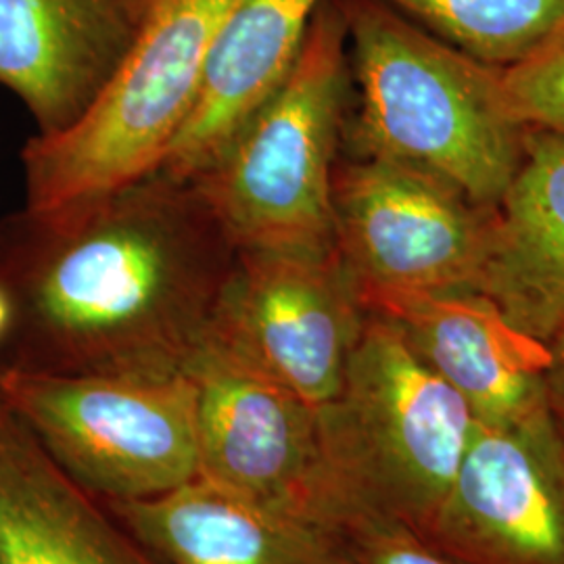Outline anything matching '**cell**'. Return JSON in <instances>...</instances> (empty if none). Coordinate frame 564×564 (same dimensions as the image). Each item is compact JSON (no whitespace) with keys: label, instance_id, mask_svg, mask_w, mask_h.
I'll list each match as a JSON object with an SVG mask.
<instances>
[{"label":"cell","instance_id":"1","mask_svg":"<svg viewBox=\"0 0 564 564\" xmlns=\"http://www.w3.org/2000/svg\"><path fill=\"white\" fill-rule=\"evenodd\" d=\"M237 256L195 182L158 170L59 209L21 207L0 220V284L25 339L11 366L182 372Z\"/></svg>","mask_w":564,"mask_h":564},{"label":"cell","instance_id":"2","mask_svg":"<svg viewBox=\"0 0 564 564\" xmlns=\"http://www.w3.org/2000/svg\"><path fill=\"white\" fill-rule=\"evenodd\" d=\"M356 113L351 155L400 163L496 207L514 181L524 134L506 101L502 67L433 36L377 0H337Z\"/></svg>","mask_w":564,"mask_h":564},{"label":"cell","instance_id":"3","mask_svg":"<svg viewBox=\"0 0 564 564\" xmlns=\"http://www.w3.org/2000/svg\"><path fill=\"white\" fill-rule=\"evenodd\" d=\"M324 454L345 510L402 524L423 538L445 502L475 419L463 398L366 312L339 398L318 410Z\"/></svg>","mask_w":564,"mask_h":564},{"label":"cell","instance_id":"4","mask_svg":"<svg viewBox=\"0 0 564 564\" xmlns=\"http://www.w3.org/2000/svg\"><path fill=\"white\" fill-rule=\"evenodd\" d=\"M351 67L337 0H323L281 88L195 186L239 251H330L333 176Z\"/></svg>","mask_w":564,"mask_h":564},{"label":"cell","instance_id":"5","mask_svg":"<svg viewBox=\"0 0 564 564\" xmlns=\"http://www.w3.org/2000/svg\"><path fill=\"white\" fill-rule=\"evenodd\" d=\"M241 2L142 0L134 42L97 102L67 130L25 142L23 209H59L155 172Z\"/></svg>","mask_w":564,"mask_h":564},{"label":"cell","instance_id":"6","mask_svg":"<svg viewBox=\"0 0 564 564\" xmlns=\"http://www.w3.org/2000/svg\"><path fill=\"white\" fill-rule=\"evenodd\" d=\"M0 400L84 491L111 502L199 477L197 393L184 372L61 375L4 366Z\"/></svg>","mask_w":564,"mask_h":564},{"label":"cell","instance_id":"7","mask_svg":"<svg viewBox=\"0 0 564 564\" xmlns=\"http://www.w3.org/2000/svg\"><path fill=\"white\" fill-rule=\"evenodd\" d=\"M182 372L197 393L199 477L343 538L345 510L318 410L251 362L212 321Z\"/></svg>","mask_w":564,"mask_h":564},{"label":"cell","instance_id":"8","mask_svg":"<svg viewBox=\"0 0 564 564\" xmlns=\"http://www.w3.org/2000/svg\"><path fill=\"white\" fill-rule=\"evenodd\" d=\"M491 214L408 165L341 155L335 167V247L360 300L379 291L479 293Z\"/></svg>","mask_w":564,"mask_h":564},{"label":"cell","instance_id":"9","mask_svg":"<svg viewBox=\"0 0 564 564\" xmlns=\"http://www.w3.org/2000/svg\"><path fill=\"white\" fill-rule=\"evenodd\" d=\"M364 321L337 249L239 251L212 316L224 339L316 410L339 398Z\"/></svg>","mask_w":564,"mask_h":564},{"label":"cell","instance_id":"10","mask_svg":"<svg viewBox=\"0 0 564 564\" xmlns=\"http://www.w3.org/2000/svg\"><path fill=\"white\" fill-rule=\"evenodd\" d=\"M456 564H564V424L475 423L460 470L423 538Z\"/></svg>","mask_w":564,"mask_h":564},{"label":"cell","instance_id":"11","mask_svg":"<svg viewBox=\"0 0 564 564\" xmlns=\"http://www.w3.org/2000/svg\"><path fill=\"white\" fill-rule=\"evenodd\" d=\"M366 312L393 324L410 349L463 398L475 423L510 426L550 410V347L477 291H379Z\"/></svg>","mask_w":564,"mask_h":564},{"label":"cell","instance_id":"12","mask_svg":"<svg viewBox=\"0 0 564 564\" xmlns=\"http://www.w3.org/2000/svg\"><path fill=\"white\" fill-rule=\"evenodd\" d=\"M142 0H0V86L39 134L86 116L126 59Z\"/></svg>","mask_w":564,"mask_h":564},{"label":"cell","instance_id":"13","mask_svg":"<svg viewBox=\"0 0 564 564\" xmlns=\"http://www.w3.org/2000/svg\"><path fill=\"white\" fill-rule=\"evenodd\" d=\"M323 0H242L214 44L195 105L158 172L195 181L281 88Z\"/></svg>","mask_w":564,"mask_h":564},{"label":"cell","instance_id":"14","mask_svg":"<svg viewBox=\"0 0 564 564\" xmlns=\"http://www.w3.org/2000/svg\"><path fill=\"white\" fill-rule=\"evenodd\" d=\"M479 293L547 343L564 323V139L527 128L523 163L494 207Z\"/></svg>","mask_w":564,"mask_h":564},{"label":"cell","instance_id":"15","mask_svg":"<svg viewBox=\"0 0 564 564\" xmlns=\"http://www.w3.org/2000/svg\"><path fill=\"white\" fill-rule=\"evenodd\" d=\"M111 505L142 544L172 564H351L341 535L203 477L155 498Z\"/></svg>","mask_w":564,"mask_h":564},{"label":"cell","instance_id":"16","mask_svg":"<svg viewBox=\"0 0 564 564\" xmlns=\"http://www.w3.org/2000/svg\"><path fill=\"white\" fill-rule=\"evenodd\" d=\"M0 564H139L2 400Z\"/></svg>","mask_w":564,"mask_h":564},{"label":"cell","instance_id":"17","mask_svg":"<svg viewBox=\"0 0 564 564\" xmlns=\"http://www.w3.org/2000/svg\"><path fill=\"white\" fill-rule=\"evenodd\" d=\"M494 67L524 57L564 18V0H377Z\"/></svg>","mask_w":564,"mask_h":564},{"label":"cell","instance_id":"18","mask_svg":"<svg viewBox=\"0 0 564 564\" xmlns=\"http://www.w3.org/2000/svg\"><path fill=\"white\" fill-rule=\"evenodd\" d=\"M502 84L514 120L564 139V18L524 57L502 67Z\"/></svg>","mask_w":564,"mask_h":564},{"label":"cell","instance_id":"19","mask_svg":"<svg viewBox=\"0 0 564 564\" xmlns=\"http://www.w3.org/2000/svg\"><path fill=\"white\" fill-rule=\"evenodd\" d=\"M351 564H456L402 524L360 519L345 531Z\"/></svg>","mask_w":564,"mask_h":564},{"label":"cell","instance_id":"20","mask_svg":"<svg viewBox=\"0 0 564 564\" xmlns=\"http://www.w3.org/2000/svg\"><path fill=\"white\" fill-rule=\"evenodd\" d=\"M550 366L545 372V398L550 412L564 424V323L547 341Z\"/></svg>","mask_w":564,"mask_h":564},{"label":"cell","instance_id":"21","mask_svg":"<svg viewBox=\"0 0 564 564\" xmlns=\"http://www.w3.org/2000/svg\"><path fill=\"white\" fill-rule=\"evenodd\" d=\"M11 324H13V303L9 293L0 284V339L11 330Z\"/></svg>","mask_w":564,"mask_h":564}]
</instances>
